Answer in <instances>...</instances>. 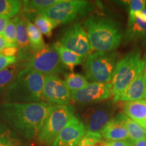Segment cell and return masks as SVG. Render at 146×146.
I'll list each match as a JSON object with an SVG mask.
<instances>
[{"instance_id":"1","label":"cell","mask_w":146,"mask_h":146,"mask_svg":"<svg viewBox=\"0 0 146 146\" xmlns=\"http://www.w3.org/2000/svg\"><path fill=\"white\" fill-rule=\"evenodd\" d=\"M52 104L38 103H3L0 115L16 131L28 140L37 137Z\"/></svg>"},{"instance_id":"2","label":"cell","mask_w":146,"mask_h":146,"mask_svg":"<svg viewBox=\"0 0 146 146\" xmlns=\"http://www.w3.org/2000/svg\"><path fill=\"white\" fill-rule=\"evenodd\" d=\"M93 51L99 52H114L123 39L119 25L110 18L91 16L84 22Z\"/></svg>"},{"instance_id":"3","label":"cell","mask_w":146,"mask_h":146,"mask_svg":"<svg viewBox=\"0 0 146 146\" xmlns=\"http://www.w3.org/2000/svg\"><path fill=\"white\" fill-rule=\"evenodd\" d=\"M45 75L30 68L20 71L5 94V103L29 104L43 102Z\"/></svg>"},{"instance_id":"4","label":"cell","mask_w":146,"mask_h":146,"mask_svg":"<svg viewBox=\"0 0 146 146\" xmlns=\"http://www.w3.org/2000/svg\"><path fill=\"white\" fill-rule=\"evenodd\" d=\"M144 66L145 63L141 58V54L137 51L129 52L118 60L111 81L114 97L120 96L126 90L144 68Z\"/></svg>"},{"instance_id":"5","label":"cell","mask_w":146,"mask_h":146,"mask_svg":"<svg viewBox=\"0 0 146 146\" xmlns=\"http://www.w3.org/2000/svg\"><path fill=\"white\" fill-rule=\"evenodd\" d=\"M75 108L70 105H52L48 116L37 135L43 145H52L58 135L74 116Z\"/></svg>"},{"instance_id":"6","label":"cell","mask_w":146,"mask_h":146,"mask_svg":"<svg viewBox=\"0 0 146 146\" xmlns=\"http://www.w3.org/2000/svg\"><path fill=\"white\" fill-rule=\"evenodd\" d=\"M84 62V69L88 79L97 83H110L116 64L115 51L91 53Z\"/></svg>"},{"instance_id":"7","label":"cell","mask_w":146,"mask_h":146,"mask_svg":"<svg viewBox=\"0 0 146 146\" xmlns=\"http://www.w3.org/2000/svg\"><path fill=\"white\" fill-rule=\"evenodd\" d=\"M91 3L85 0H60L39 14L59 24H67L85 17L92 11Z\"/></svg>"},{"instance_id":"8","label":"cell","mask_w":146,"mask_h":146,"mask_svg":"<svg viewBox=\"0 0 146 146\" xmlns=\"http://www.w3.org/2000/svg\"><path fill=\"white\" fill-rule=\"evenodd\" d=\"M24 67L33 69L45 76L58 75L64 73L66 68L54 44L47 45L35 53L27 62L24 63Z\"/></svg>"},{"instance_id":"9","label":"cell","mask_w":146,"mask_h":146,"mask_svg":"<svg viewBox=\"0 0 146 146\" xmlns=\"http://www.w3.org/2000/svg\"><path fill=\"white\" fill-rule=\"evenodd\" d=\"M59 43L84 61L93 51L86 31L79 23L68 27L63 33Z\"/></svg>"},{"instance_id":"10","label":"cell","mask_w":146,"mask_h":146,"mask_svg":"<svg viewBox=\"0 0 146 146\" xmlns=\"http://www.w3.org/2000/svg\"><path fill=\"white\" fill-rule=\"evenodd\" d=\"M114 106L112 102L98 103L85 110L82 114L86 131L100 133L102 129L113 118Z\"/></svg>"},{"instance_id":"11","label":"cell","mask_w":146,"mask_h":146,"mask_svg":"<svg viewBox=\"0 0 146 146\" xmlns=\"http://www.w3.org/2000/svg\"><path fill=\"white\" fill-rule=\"evenodd\" d=\"M43 102L60 106L70 104V91L65 81L58 75L45 76V83L43 90Z\"/></svg>"},{"instance_id":"12","label":"cell","mask_w":146,"mask_h":146,"mask_svg":"<svg viewBox=\"0 0 146 146\" xmlns=\"http://www.w3.org/2000/svg\"><path fill=\"white\" fill-rule=\"evenodd\" d=\"M71 99L79 105L95 104L109 99L112 95L111 83L92 82L85 88L70 92Z\"/></svg>"},{"instance_id":"13","label":"cell","mask_w":146,"mask_h":146,"mask_svg":"<svg viewBox=\"0 0 146 146\" xmlns=\"http://www.w3.org/2000/svg\"><path fill=\"white\" fill-rule=\"evenodd\" d=\"M86 127L79 118L74 116L62 130L52 146H77Z\"/></svg>"},{"instance_id":"14","label":"cell","mask_w":146,"mask_h":146,"mask_svg":"<svg viewBox=\"0 0 146 146\" xmlns=\"http://www.w3.org/2000/svg\"><path fill=\"white\" fill-rule=\"evenodd\" d=\"M16 29V43L18 49L17 57L18 62L26 63L29 61L34 53L31 48L28 32H27V18L23 12L19 13L14 18Z\"/></svg>"},{"instance_id":"15","label":"cell","mask_w":146,"mask_h":146,"mask_svg":"<svg viewBox=\"0 0 146 146\" xmlns=\"http://www.w3.org/2000/svg\"><path fill=\"white\" fill-rule=\"evenodd\" d=\"M146 89V73L144 68L140 72L131 85L120 96L114 97L113 102H131L143 100Z\"/></svg>"},{"instance_id":"16","label":"cell","mask_w":146,"mask_h":146,"mask_svg":"<svg viewBox=\"0 0 146 146\" xmlns=\"http://www.w3.org/2000/svg\"><path fill=\"white\" fill-rule=\"evenodd\" d=\"M146 39V8L136 14L134 18L128 19L125 40L127 42Z\"/></svg>"},{"instance_id":"17","label":"cell","mask_w":146,"mask_h":146,"mask_svg":"<svg viewBox=\"0 0 146 146\" xmlns=\"http://www.w3.org/2000/svg\"><path fill=\"white\" fill-rule=\"evenodd\" d=\"M122 112L146 130V100L125 102L123 106Z\"/></svg>"},{"instance_id":"18","label":"cell","mask_w":146,"mask_h":146,"mask_svg":"<svg viewBox=\"0 0 146 146\" xmlns=\"http://www.w3.org/2000/svg\"><path fill=\"white\" fill-rule=\"evenodd\" d=\"M102 137L107 141L129 140L126 128L115 117H113L100 131Z\"/></svg>"},{"instance_id":"19","label":"cell","mask_w":146,"mask_h":146,"mask_svg":"<svg viewBox=\"0 0 146 146\" xmlns=\"http://www.w3.org/2000/svg\"><path fill=\"white\" fill-rule=\"evenodd\" d=\"M115 118L120 121L127 129L129 136V140L133 143L140 140L146 139V130L133 121L131 118L124 114L123 112H118Z\"/></svg>"},{"instance_id":"20","label":"cell","mask_w":146,"mask_h":146,"mask_svg":"<svg viewBox=\"0 0 146 146\" xmlns=\"http://www.w3.org/2000/svg\"><path fill=\"white\" fill-rule=\"evenodd\" d=\"M24 14L25 15V17L29 21L31 22L33 21L34 24L39 29L41 33L47 36V37L52 36V31L58 25L57 23L52 21L50 18L38 13Z\"/></svg>"},{"instance_id":"21","label":"cell","mask_w":146,"mask_h":146,"mask_svg":"<svg viewBox=\"0 0 146 146\" xmlns=\"http://www.w3.org/2000/svg\"><path fill=\"white\" fill-rule=\"evenodd\" d=\"M22 68H25L24 63L18 62L0 71V93L6 92L8 87L16 79L18 73L23 69Z\"/></svg>"},{"instance_id":"22","label":"cell","mask_w":146,"mask_h":146,"mask_svg":"<svg viewBox=\"0 0 146 146\" xmlns=\"http://www.w3.org/2000/svg\"><path fill=\"white\" fill-rule=\"evenodd\" d=\"M27 32H28L29 42H30L31 48L33 53L39 52L46 46L43 35L39 29L33 22L30 21L27 18Z\"/></svg>"},{"instance_id":"23","label":"cell","mask_w":146,"mask_h":146,"mask_svg":"<svg viewBox=\"0 0 146 146\" xmlns=\"http://www.w3.org/2000/svg\"><path fill=\"white\" fill-rule=\"evenodd\" d=\"M54 45L59 54L60 59L64 66L70 71L74 70L76 66L81 64L84 62V60L77 55L62 46L59 42L54 43Z\"/></svg>"},{"instance_id":"24","label":"cell","mask_w":146,"mask_h":146,"mask_svg":"<svg viewBox=\"0 0 146 146\" xmlns=\"http://www.w3.org/2000/svg\"><path fill=\"white\" fill-rule=\"evenodd\" d=\"M60 1V0H25L23 1V13H39Z\"/></svg>"},{"instance_id":"25","label":"cell","mask_w":146,"mask_h":146,"mask_svg":"<svg viewBox=\"0 0 146 146\" xmlns=\"http://www.w3.org/2000/svg\"><path fill=\"white\" fill-rule=\"evenodd\" d=\"M23 1L21 0H0V16L16 17L21 12Z\"/></svg>"},{"instance_id":"26","label":"cell","mask_w":146,"mask_h":146,"mask_svg":"<svg viewBox=\"0 0 146 146\" xmlns=\"http://www.w3.org/2000/svg\"><path fill=\"white\" fill-rule=\"evenodd\" d=\"M65 82L70 92L81 90L89 83L85 76L74 72L65 74Z\"/></svg>"},{"instance_id":"27","label":"cell","mask_w":146,"mask_h":146,"mask_svg":"<svg viewBox=\"0 0 146 146\" xmlns=\"http://www.w3.org/2000/svg\"><path fill=\"white\" fill-rule=\"evenodd\" d=\"M0 146H21V140L4 125H0Z\"/></svg>"},{"instance_id":"28","label":"cell","mask_w":146,"mask_h":146,"mask_svg":"<svg viewBox=\"0 0 146 146\" xmlns=\"http://www.w3.org/2000/svg\"><path fill=\"white\" fill-rule=\"evenodd\" d=\"M104 140L101 133L86 131L77 146H94Z\"/></svg>"},{"instance_id":"29","label":"cell","mask_w":146,"mask_h":146,"mask_svg":"<svg viewBox=\"0 0 146 146\" xmlns=\"http://www.w3.org/2000/svg\"><path fill=\"white\" fill-rule=\"evenodd\" d=\"M3 36L8 42L9 47H16V29L14 20H10L6 25Z\"/></svg>"},{"instance_id":"30","label":"cell","mask_w":146,"mask_h":146,"mask_svg":"<svg viewBox=\"0 0 146 146\" xmlns=\"http://www.w3.org/2000/svg\"><path fill=\"white\" fill-rule=\"evenodd\" d=\"M129 10V18H134L137 14L146 8V1L144 0H131V1H125Z\"/></svg>"},{"instance_id":"31","label":"cell","mask_w":146,"mask_h":146,"mask_svg":"<svg viewBox=\"0 0 146 146\" xmlns=\"http://www.w3.org/2000/svg\"><path fill=\"white\" fill-rule=\"evenodd\" d=\"M18 62V60L16 56L7 57V56L0 54V71L8 67L9 66L17 63Z\"/></svg>"},{"instance_id":"32","label":"cell","mask_w":146,"mask_h":146,"mask_svg":"<svg viewBox=\"0 0 146 146\" xmlns=\"http://www.w3.org/2000/svg\"><path fill=\"white\" fill-rule=\"evenodd\" d=\"M18 49L16 47H7L3 50L0 52V54L3 56H7V57H12V56H16L18 54Z\"/></svg>"},{"instance_id":"33","label":"cell","mask_w":146,"mask_h":146,"mask_svg":"<svg viewBox=\"0 0 146 146\" xmlns=\"http://www.w3.org/2000/svg\"><path fill=\"white\" fill-rule=\"evenodd\" d=\"M106 146H133L130 140H122V141H106Z\"/></svg>"},{"instance_id":"34","label":"cell","mask_w":146,"mask_h":146,"mask_svg":"<svg viewBox=\"0 0 146 146\" xmlns=\"http://www.w3.org/2000/svg\"><path fill=\"white\" fill-rule=\"evenodd\" d=\"M9 21H10V18L8 17L5 16H0V35H3L5 27Z\"/></svg>"},{"instance_id":"35","label":"cell","mask_w":146,"mask_h":146,"mask_svg":"<svg viewBox=\"0 0 146 146\" xmlns=\"http://www.w3.org/2000/svg\"><path fill=\"white\" fill-rule=\"evenodd\" d=\"M7 47H9L8 42L5 40L4 36L0 35V52Z\"/></svg>"},{"instance_id":"36","label":"cell","mask_w":146,"mask_h":146,"mask_svg":"<svg viewBox=\"0 0 146 146\" xmlns=\"http://www.w3.org/2000/svg\"><path fill=\"white\" fill-rule=\"evenodd\" d=\"M133 146H146V139L140 140V141L133 142Z\"/></svg>"},{"instance_id":"37","label":"cell","mask_w":146,"mask_h":146,"mask_svg":"<svg viewBox=\"0 0 146 146\" xmlns=\"http://www.w3.org/2000/svg\"><path fill=\"white\" fill-rule=\"evenodd\" d=\"M106 141H102L101 142H100V143H97L96 145H95L94 146H106Z\"/></svg>"},{"instance_id":"38","label":"cell","mask_w":146,"mask_h":146,"mask_svg":"<svg viewBox=\"0 0 146 146\" xmlns=\"http://www.w3.org/2000/svg\"><path fill=\"white\" fill-rule=\"evenodd\" d=\"M143 60L144 61V63H145V66H144V71H145V72L146 73V52H145V56H144V58Z\"/></svg>"},{"instance_id":"39","label":"cell","mask_w":146,"mask_h":146,"mask_svg":"<svg viewBox=\"0 0 146 146\" xmlns=\"http://www.w3.org/2000/svg\"><path fill=\"white\" fill-rule=\"evenodd\" d=\"M143 100H146V89H145V93H144Z\"/></svg>"},{"instance_id":"40","label":"cell","mask_w":146,"mask_h":146,"mask_svg":"<svg viewBox=\"0 0 146 146\" xmlns=\"http://www.w3.org/2000/svg\"><path fill=\"white\" fill-rule=\"evenodd\" d=\"M23 146H29V145H23Z\"/></svg>"},{"instance_id":"41","label":"cell","mask_w":146,"mask_h":146,"mask_svg":"<svg viewBox=\"0 0 146 146\" xmlns=\"http://www.w3.org/2000/svg\"><path fill=\"white\" fill-rule=\"evenodd\" d=\"M145 125H146V119H145Z\"/></svg>"}]
</instances>
